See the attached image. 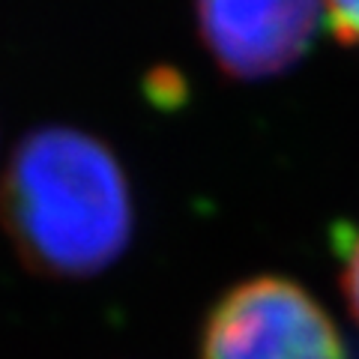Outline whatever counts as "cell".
I'll return each instance as SVG.
<instances>
[{"label":"cell","mask_w":359,"mask_h":359,"mask_svg":"<svg viewBox=\"0 0 359 359\" xmlns=\"http://www.w3.org/2000/svg\"><path fill=\"white\" fill-rule=\"evenodd\" d=\"M0 228L18 261L45 278H90L132 243V186L117 153L63 123L18 138L0 177Z\"/></svg>","instance_id":"obj_1"},{"label":"cell","mask_w":359,"mask_h":359,"mask_svg":"<svg viewBox=\"0 0 359 359\" xmlns=\"http://www.w3.org/2000/svg\"><path fill=\"white\" fill-rule=\"evenodd\" d=\"M201 359H347L327 309L294 278L255 276L210 309Z\"/></svg>","instance_id":"obj_2"},{"label":"cell","mask_w":359,"mask_h":359,"mask_svg":"<svg viewBox=\"0 0 359 359\" xmlns=\"http://www.w3.org/2000/svg\"><path fill=\"white\" fill-rule=\"evenodd\" d=\"M323 0H195L198 39L231 81H266L311 48Z\"/></svg>","instance_id":"obj_3"},{"label":"cell","mask_w":359,"mask_h":359,"mask_svg":"<svg viewBox=\"0 0 359 359\" xmlns=\"http://www.w3.org/2000/svg\"><path fill=\"white\" fill-rule=\"evenodd\" d=\"M323 18L339 42L359 48V0H323Z\"/></svg>","instance_id":"obj_4"},{"label":"cell","mask_w":359,"mask_h":359,"mask_svg":"<svg viewBox=\"0 0 359 359\" xmlns=\"http://www.w3.org/2000/svg\"><path fill=\"white\" fill-rule=\"evenodd\" d=\"M341 294L347 299L353 320L359 323V231L353 233V240L347 243L344 252V266H341Z\"/></svg>","instance_id":"obj_5"}]
</instances>
